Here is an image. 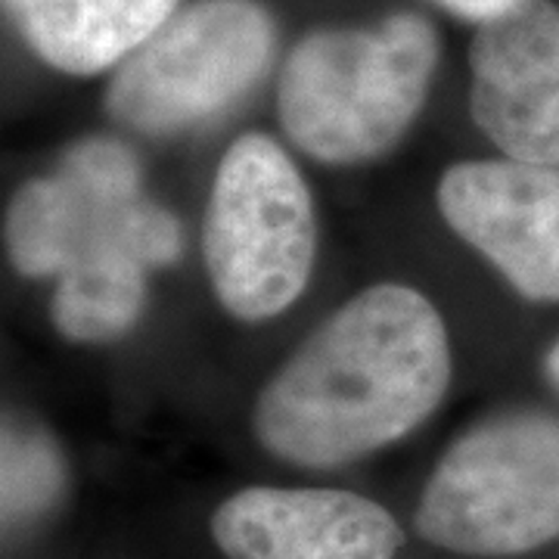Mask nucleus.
Segmentation results:
<instances>
[{"instance_id":"1","label":"nucleus","mask_w":559,"mask_h":559,"mask_svg":"<svg viewBox=\"0 0 559 559\" xmlns=\"http://www.w3.org/2000/svg\"><path fill=\"white\" fill-rule=\"evenodd\" d=\"M448 382L451 342L436 305L380 283L345 301L261 389L255 436L286 463L342 466L414 432Z\"/></svg>"},{"instance_id":"2","label":"nucleus","mask_w":559,"mask_h":559,"mask_svg":"<svg viewBox=\"0 0 559 559\" xmlns=\"http://www.w3.org/2000/svg\"><path fill=\"white\" fill-rule=\"evenodd\" d=\"M439 62V35L417 13L377 28H323L289 53L280 79L283 131L326 165L389 153L419 116Z\"/></svg>"},{"instance_id":"3","label":"nucleus","mask_w":559,"mask_h":559,"mask_svg":"<svg viewBox=\"0 0 559 559\" xmlns=\"http://www.w3.org/2000/svg\"><path fill=\"white\" fill-rule=\"evenodd\" d=\"M414 525L463 557H520L559 540V419L510 411L466 429L436 463Z\"/></svg>"},{"instance_id":"4","label":"nucleus","mask_w":559,"mask_h":559,"mask_svg":"<svg viewBox=\"0 0 559 559\" xmlns=\"http://www.w3.org/2000/svg\"><path fill=\"white\" fill-rule=\"evenodd\" d=\"M318 249L314 202L299 168L264 134L240 138L218 165L202 255L234 318L271 320L308 286Z\"/></svg>"},{"instance_id":"5","label":"nucleus","mask_w":559,"mask_h":559,"mask_svg":"<svg viewBox=\"0 0 559 559\" xmlns=\"http://www.w3.org/2000/svg\"><path fill=\"white\" fill-rule=\"evenodd\" d=\"M274 22L255 0H197L121 62L106 109L143 134L215 119L267 72Z\"/></svg>"},{"instance_id":"6","label":"nucleus","mask_w":559,"mask_h":559,"mask_svg":"<svg viewBox=\"0 0 559 559\" xmlns=\"http://www.w3.org/2000/svg\"><path fill=\"white\" fill-rule=\"evenodd\" d=\"M448 227L532 301H559V168L460 162L439 183Z\"/></svg>"},{"instance_id":"7","label":"nucleus","mask_w":559,"mask_h":559,"mask_svg":"<svg viewBox=\"0 0 559 559\" xmlns=\"http://www.w3.org/2000/svg\"><path fill=\"white\" fill-rule=\"evenodd\" d=\"M469 109L507 159L559 168V7L520 0L481 22L473 47Z\"/></svg>"},{"instance_id":"8","label":"nucleus","mask_w":559,"mask_h":559,"mask_svg":"<svg viewBox=\"0 0 559 559\" xmlns=\"http://www.w3.org/2000/svg\"><path fill=\"white\" fill-rule=\"evenodd\" d=\"M227 559H399L404 532L377 500L342 488H242L212 516Z\"/></svg>"},{"instance_id":"9","label":"nucleus","mask_w":559,"mask_h":559,"mask_svg":"<svg viewBox=\"0 0 559 559\" xmlns=\"http://www.w3.org/2000/svg\"><path fill=\"white\" fill-rule=\"evenodd\" d=\"M178 0H35L13 13L40 60L69 75L121 66L175 16Z\"/></svg>"},{"instance_id":"10","label":"nucleus","mask_w":559,"mask_h":559,"mask_svg":"<svg viewBox=\"0 0 559 559\" xmlns=\"http://www.w3.org/2000/svg\"><path fill=\"white\" fill-rule=\"evenodd\" d=\"M131 205L103 200L62 171L28 180L7 212L10 261L25 277H60L91 242L119 227Z\"/></svg>"},{"instance_id":"11","label":"nucleus","mask_w":559,"mask_h":559,"mask_svg":"<svg viewBox=\"0 0 559 559\" xmlns=\"http://www.w3.org/2000/svg\"><path fill=\"white\" fill-rule=\"evenodd\" d=\"M140 202V200H138ZM146 264L121 240V221L112 234L91 242L62 271L53 296V323L72 342H112L143 314Z\"/></svg>"},{"instance_id":"12","label":"nucleus","mask_w":559,"mask_h":559,"mask_svg":"<svg viewBox=\"0 0 559 559\" xmlns=\"http://www.w3.org/2000/svg\"><path fill=\"white\" fill-rule=\"evenodd\" d=\"M60 171L103 200L119 202V205L140 200L138 159L116 140H81L66 153Z\"/></svg>"},{"instance_id":"13","label":"nucleus","mask_w":559,"mask_h":559,"mask_svg":"<svg viewBox=\"0 0 559 559\" xmlns=\"http://www.w3.org/2000/svg\"><path fill=\"white\" fill-rule=\"evenodd\" d=\"M60 481L57 457L38 436L13 432L7 426L3 436V507L7 516H20L38 500L50 498Z\"/></svg>"},{"instance_id":"14","label":"nucleus","mask_w":559,"mask_h":559,"mask_svg":"<svg viewBox=\"0 0 559 559\" xmlns=\"http://www.w3.org/2000/svg\"><path fill=\"white\" fill-rule=\"evenodd\" d=\"M121 240L131 246V252L146 267L168 264V261L178 259L180 252V227L165 209L140 200L121 218Z\"/></svg>"},{"instance_id":"15","label":"nucleus","mask_w":559,"mask_h":559,"mask_svg":"<svg viewBox=\"0 0 559 559\" xmlns=\"http://www.w3.org/2000/svg\"><path fill=\"white\" fill-rule=\"evenodd\" d=\"M444 10H451L454 16L469 22H491L498 20L500 13L513 10L520 0H439Z\"/></svg>"},{"instance_id":"16","label":"nucleus","mask_w":559,"mask_h":559,"mask_svg":"<svg viewBox=\"0 0 559 559\" xmlns=\"http://www.w3.org/2000/svg\"><path fill=\"white\" fill-rule=\"evenodd\" d=\"M544 370H547V380L554 382L559 389V340L554 342V348L547 352V360H544Z\"/></svg>"},{"instance_id":"17","label":"nucleus","mask_w":559,"mask_h":559,"mask_svg":"<svg viewBox=\"0 0 559 559\" xmlns=\"http://www.w3.org/2000/svg\"><path fill=\"white\" fill-rule=\"evenodd\" d=\"M28 3H35V0H7V7H10L13 13H20V10H25Z\"/></svg>"}]
</instances>
